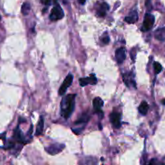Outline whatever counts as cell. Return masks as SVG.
I'll use <instances>...</instances> for the list:
<instances>
[{"label":"cell","mask_w":165,"mask_h":165,"mask_svg":"<svg viewBox=\"0 0 165 165\" xmlns=\"http://www.w3.org/2000/svg\"><path fill=\"white\" fill-rule=\"evenodd\" d=\"M64 148V144H55L49 146L48 148H45V151L50 155H56V154L60 153L61 151Z\"/></svg>","instance_id":"8992f818"},{"label":"cell","mask_w":165,"mask_h":165,"mask_svg":"<svg viewBox=\"0 0 165 165\" xmlns=\"http://www.w3.org/2000/svg\"><path fill=\"white\" fill-rule=\"evenodd\" d=\"M146 7H148V10L152 9V4H151V0H146Z\"/></svg>","instance_id":"44dd1931"},{"label":"cell","mask_w":165,"mask_h":165,"mask_svg":"<svg viewBox=\"0 0 165 165\" xmlns=\"http://www.w3.org/2000/svg\"><path fill=\"white\" fill-rule=\"evenodd\" d=\"M64 12H63L61 7H60L58 3H56V5L53 7L52 11H51V14L49 18H50V20H52V21L55 22L57 21V20H61V19L64 17Z\"/></svg>","instance_id":"7a4b0ae2"},{"label":"cell","mask_w":165,"mask_h":165,"mask_svg":"<svg viewBox=\"0 0 165 165\" xmlns=\"http://www.w3.org/2000/svg\"><path fill=\"white\" fill-rule=\"evenodd\" d=\"M86 0H78V2H79L81 4H82V5L86 2Z\"/></svg>","instance_id":"7402d4cb"},{"label":"cell","mask_w":165,"mask_h":165,"mask_svg":"<svg viewBox=\"0 0 165 165\" xmlns=\"http://www.w3.org/2000/svg\"><path fill=\"white\" fill-rule=\"evenodd\" d=\"M73 80V76L72 74H68L67 77L65 78V79H64L63 84L60 86V89H59L58 91L59 95L60 96L64 95V93H65L66 91H67V89L72 85Z\"/></svg>","instance_id":"277c9868"},{"label":"cell","mask_w":165,"mask_h":165,"mask_svg":"<svg viewBox=\"0 0 165 165\" xmlns=\"http://www.w3.org/2000/svg\"><path fill=\"white\" fill-rule=\"evenodd\" d=\"M148 109H149V106H148V102L145 101H142L141 104L139 105V111L141 115H146L147 113H148Z\"/></svg>","instance_id":"2e32d148"},{"label":"cell","mask_w":165,"mask_h":165,"mask_svg":"<svg viewBox=\"0 0 165 165\" xmlns=\"http://www.w3.org/2000/svg\"><path fill=\"white\" fill-rule=\"evenodd\" d=\"M109 10V5L106 2H101L96 7V14L99 17H104L106 15V12Z\"/></svg>","instance_id":"9c48e42d"},{"label":"cell","mask_w":165,"mask_h":165,"mask_svg":"<svg viewBox=\"0 0 165 165\" xmlns=\"http://www.w3.org/2000/svg\"><path fill=\"white\" fill-rule=\"evenodd\" d=\"M14 138L16 140H17L18 142L21 143V144H26L27 143L25 139H24V137L22 134V131L20 129V127H19V126L16 127V129L14 131Z\"/></svg>","instance_id":"4fadbf2b"},{"label":"cell","mask_w":165,"mask_h":165,"mask_svg":"<svg viewBox=\"0 0 165 165\" xmlns=\"http://www.w3.org/2000/svg\"><path fill=\"white\" fill-rule=\"evenodd\" d=\"M138 12L135 10H132L128 16L125 17V21L128 23H134L138 20Z\"/></svg>","instance_id":"8fae6325"},{"label":"cell","mask_w":165,"mask_h":165,"mask_svg":"<svg viewBox=\"0 0 165 165\" xmlns=\"http://www.w3.org/2000/svg\"><path fill=\"white\" fill-rule=\"evenodd\" d=\"M126 51L124 48H119L115 51V58L119 64H122L126 60Z\"/></svg>","instance_id":"30bf717a"},{"label":"cell","mask_w":165,"mask_h":165,"mask_svg":"<svg viewBox=\"0 0 165 165\" xmlns=\"http://www.w3.org/2000/svg\"><path fill=\"white\" fill-rule=\"evenodd\" d=\"M0 20H1V16H0Z\"/></svg>","instance_id":"cb8c5ba5"},{"label":"cell","mask_w":165,"mask_h":165,"mask_svg":"<svg viewBox=\"0 0 165 165\" xmlns=\"http://www.w3.org/2000/svg\"><path fill=\"white\" fill-rule=\"evenodd\" d=\"M155 39L159 41H164L165 40V27L159 28L155 31Z\"/></svg>","instance_id":"5bb4252c"},{"label":"cell","mask_w":165,"mask_h":165,"mask_svg":"<svg viewBox=\"0 0 165 165\" xmlns=\"http://www.w3.org/2000/svg\"><path fill=\"white\" fill-rule=\"evenodd\" d=\"M77 94L71 93L63 97L60 102V110H61V115L64 119H68L73 114L75 107V98Z\"/></svg>","instance_id":"6da1fadb"},{"label":"cell","mask_w":165,"mask_h":165,"mask_svg":"<svg viewBox=\"0 0 165 165\" xmlns=\"http://www.w3.org/2000/svg\"><path fill=\"white\" fill-rule=\"evenodd\" d=\"M123 78V81H124V83L126 84V86L128 87H134L136 88V84L134 82V74L132 72H127L126 73L123 74L122 76Z\"/></svg>","instance_id":"52a82bcc"},{"label":"cell","mask_w":165,"mask_h":165,"mask_svg":"<svg viewBox=\"0 0 165 165\" xmlns=\"http://www.w3.org/2000/svg\"><path fill=\"white\" fill-rule=\"evenodd\" d=\"M101 41H102V43L104 45H107V44H109L110 42V37L109 35H105V36H103L101 38Z\"/></svg>","instance_id":"ffe728a7"},{"label":"cell","mask_w":165,"mask_h":165,"mask_svg":"<svg viewBox=\"0 0 165 165\" xmlns=\"http://www.w3.org/2000/svg\"><path fill=\"white\" fill-rule=\"evenodd\" d=\"M5 136H6V134H0V139H4V137H5Z\"/></svg>","instance_id":"603a6c76"},{"label":"cell","mask_w":165,"mask_h":165,"mask_svg":"<svg viewBox=\"0 0 165 165\" xmlns=\"http://www.w3.org/2000/svg\"><path fill=\"white\" fill-rule=\"evenodd\" d=\"M89 116L88 115L87 113H84L83 115H82V117H81V118H79V119H78V120L76 122H75V124L76 125L86 124V122L89 121Z\"/></svg>","instance_id":"e0dca14e"},{"label":"cell","mask_w":165,"mask_h":165,"mask_svg":"<svg viewBox=\"0 0 165 165\" xmlns=\"http://www.w3.org/2000/svg\"><path fill=\"white\" fill-rule=\"evenodd\" d=\"M154 23H155V17H154L153 15L150 13H147L144 16V23H143L142 26V30L143 31H148L149 30H151L152 28L154 25Z\"/></svg>","instance_id":"3957f363"},{"label":"cell","mask_w":165,"mask_h":165,"mask_svg":"<svg viewBox=\"0 0 165 165\" xmlns=\"http://www.w3.org/2000/svg\"><path fill=\"white\" fill-rule=\"evenodd\" d=\"M30 10H31V6H30V4L28 2H24L23 4V6H22L21 8V12L23 15L24 16H27L28 14H29Z\"/></svg>","instance_id":"ac0fdd59"},{"label":"cell","mask_w":165,"mask_h":165,"mask_svg":"<svg viewBox=\"0 0 165 165\" xmlns=\"http://www.w3.org/2000/svg\"><path fill=\"white\" fill-rule=\"evenodd\" d=\"M97 79L94 74H91L88 78H83L79 79L80 86H82V87L87 86V85H95V84H97Z\"/></svg>","instance_id":"ba28073f"},{"label":"cell","mask_w":165,"mask_h":165,"mask_svg":"<svg viewBox=\"0 0 165 165\" xmlns=\"http://www.w3.org/2000/svg\"><path fill=\"white\" fill-rule=\"evenodd\" d=\"M44 126H45V120H44V118L42 116L40 118V120L38 122V124H37L36 130H35V135L39 136L42 133H43L44 130Z\"/></svg>","instance_id":"9a60e30c"},{"label":"cell","mask_w":165,"mask_h":165,"mask_svg":"<svg viewBox=\"0 0 165 165\" xmlns=\"http://www.w3.org/2000/svg\"><path fill=\"white\" fill-rule=\"evenodd\" d=\"M154 69H155V73H159L162 71V65L159 62H155L154 63Z\"/></svg>","instance_id":"d6986e66"},{"label":"cell","mask_w":165,"mask_h":165,"mask_svg":"<svg viewBox=\"0 0 165 165\" xmlns=\"http://www.w3.org/2000/svg\"><path fill=\"white\" fill-rule=\"evenodd\" d=\"M93 106L96 112L102 113V111H101V107H102V106H103V101L101 97H97L93 99Z\"/></svg>","instance_id":"7c38bea8"},{"label":"cell","mask_w":165,"mask_h":165,"mask_svg":"<svg viewBox=\"0 0 165 165\" xmlns=\"http://www.w3.org/2000/svg\"><path fill=\"white\" fill-rule=\"evenodd\" d=\"M110 120L114 127L119 128L121 126V114L117 111H113L110 115Z\"/></svg>","instance_id":"5b68a950"}]
</instances>
